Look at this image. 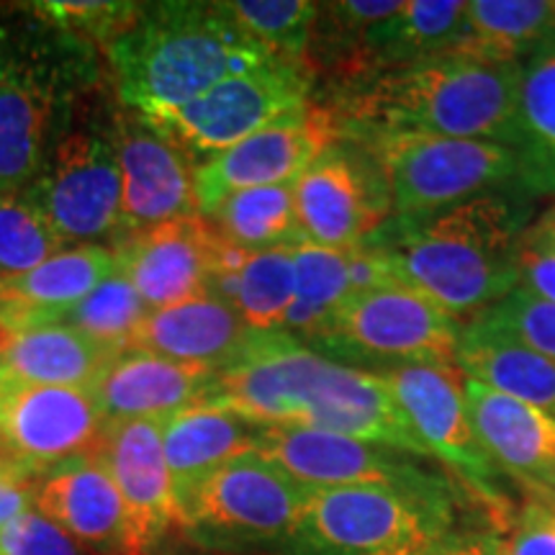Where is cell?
<instances>
[{"label": "cell", "mask_w": 555, "mask_h": 555, "mask_svg": "<svg viewBox=\"0 0 555 555\" xmlns=\"http://www.w3.org/2000/svg\"><path fill=\"white\" fill-rule=\"evenodd\" d=\"M206 406L255 427H307L429 457L380 373L337 363L286 330L258 332L237 363L211 380Z\"/></svg>", "instance_id": "1"}, {"label": "cell", "mask_w": 555, "mask_h": 555, "mask_svg": "<svg viewBox=\"0 0 555 555\" xmlns=\"http://www.w3.org/2000/svg\"><path fill=\"white\" fill-rule=\"evenodd\" d=\"M527 208L489 193L427 219H388L367 240L401 286L466 327L519 286Z\"/></svg>", "instance_id": "2"}, {"label": "cell", "mask_w": 555, "mask_h": 555, "mask_svg": "<svg viewBox=\"0 0 555 555\" xmlns=\"http://www.w3.org/2000/svg\"><path fill=\"white\" fill-rule=\"evenodd\" d=\"M106 54L121 101L152 121L232 75L278 60L242 31L224 3H144Z\"/></svg>", "instance_id": "3"}, {"label": "cell", "mask_w": 555, "mask_h": 555, "mask_svg": "<svg viewBox=\"0 0 555 555\" xmlns=\"http://www.w3.org/2000/svg\"><path fill=\"white\" fill-rule=\"evenodd\" d=\"M525 62H483L463 54L388 69L332 111L343 131H414L450 139H481L515 150Z\"/></svg>", "instance_id": "4"}, {"label": "cell", "mask_w": 555, "mask_h": 555, "mask_svg": "<svg viewBox=\"0 0 555 555\" xmlns=\"http://www.w3.org/2000/svg\"><path fill=\"white\" fill-rule=\"evenodd\" d=\"M448 486H339L309 491L291 555H422L446 543Z\"/></svg>", "instance_id": "5"}, {"label": "cell", "mask_w": 555, "mask_h": 555, "mask_svg": "<svg viewBox=\"0 0 555 555\" xmlns=\"http://www.w3.org/2000/svg\"><path fill=\"white\" fill-rule=\"evenodd\" d=\"M371 152L391 191L393 219H427L519 185L517 152L499 142L414 131H343Z\"/></svg>", "instance_id": "6"}, {"label": "cell", "mask_w": 555, "mask_h": 555, "mask_svg": "<svg viewBox=\"0 0 555 555\" xmlns=\"http://www.w3.org/2000/svg\"><path fill=\"white\" fill-rule=\"evenodd\" d=\"M463 324L406 286H386L350 296L307 347L360 371L397 367H457Z\"/></svg>", "instance_id": "7"}, {"label": "cell", "mask_w": 555, "mask_h": 555, "mask_svg": "<svg viewBox=\"0 0 555 555\" xmlns=\"http://www.w3.org/2000/svg\"><path fill=\"white\" fill-rule=\"evenodd\" d=\"M307 496V486L253 450L227 461L196 486L183 504L180 535L229 553L234 545L286 543Z\"/></svg>", "instance_id": "8"}, {"label": "cell", "mask_w": 555, "mask_h": 555, "mask_svg": "<svg viewBox=\"0 0 555 555\" xmlns=\"http://www.w3.org/2000/svg\"><path fill=\"white\" fill-rule=\"evenodd\" d=\"M311 93V69L304 62L278 57L221 80L201 99L185 103L155 124L185 152L214 157L270 124L309 108Z\"/></svg>", "instance_id": "9"}, {"label": "cell", "mask_w": 555, "mask_h": 555, "mask_svg": "<svg viewBox=\"0 0 555 555\" xmlns=\"http://www.w3.org/2000/svg\"><path fill=\"white\" fill-rule=\"evenodd\" d=\"M296 219L309 245L352 249L391 219V191L363 144L339 137L294 183Z\"/></svg>", "instance_id": "10"}, {"label": "cell", "mask_w": 555, "mask_h": 555, "mask_svg": "<svg viewBox=\"0 0 555 555\" xmlns=\"http://www.w3.org/2000/svg\"><path fill=\"white\" fill-rule=\"evenodd\" d=\"M21 196L44 214L65 245L119 237L124 185L108 134L75 129L54 139Z\"/></svg>", "instance_id": "11"}, {"label": "cell", "mask_w": 555, "mask_h": 555, "mask_svg": "<svg viewBox=\"0 0 555 555\" xmlns=\"http://www.w3.org/2000/svg\"><path fill=\"white\" fill-rule=\"evenodd\" d=\"M380 376L391 386L393 397L404 409L429 457L446 463L478 499H483L496 517L506 515L509 502L499 483L502 470L486 455L470 425L466 397H463V373L457 367L412 365Z\"/></svg>", "instance_id": "12"}, {"label": "cell", "mask_w": 555, "mask_h": 555, "mask_svg": "<svg viewBox=\"0 0 555 555\" xmlns=\"http://www.w3.org/2000/svg\"><path fill=\"white\" fill-rule=\"evenodd\" d=\"M337 139L339 124L335 114L314 103L242 139L193 172L198 214L208 217L232 193L296 183L301 172Z\"/></svg>", "instance_id": "13"}, {"label": "cell", "mask_w": 555, "mask_h": 555, "mask_svg": "<svg viewBox=\"0 0 555 555\" xmlns=\"http://www.w3.org/2000/svg\"><path fill=\"white\" fill-rule=\"evenodd\" d=\"M255 453L268 457L273 466L309 491L339 486L427 489L442 483L416 466L412 455L322 429L260 427Z\"/></svg>", "instance_id": "14"}, {"label": "cell", "mask_w": 555, "mask_h": 555, "mask_svg": "<svg viewBox=\"0 0 555 555\" xmlns=\"http://www.w3.org/2000/svg\"><path fill=\"white\" fill-rule=\"evenodd\" d=\"M108 139L124 185L119 237L198 214L193 191L196 168L168 131L129 108L114 114Z\"/></svg>", "instance_id": "15"}, {"label": "cell", "mask_w": 555, "mask_h": 555, "mask_svg": "<svg viewBox=\"0 0 555 555\" xmlns=\"http://www.w3.org/2000/svg\"><path fill=\"white\" fill-rule=\"evenodd\" d=\"M221 240L211 221L193 214L121 234L111 249L116 270L127 275L144 307L157 311L208 296Z\"/></svg>", "instance_id": "16"}, {"label": "cell", "mask_w": 555, "mask_h": 555, "mask_svg": "<svg viewBox=\"0 0 555 555\" xmlns=\"http://www.w3.org/2000/svg\"><path fill=\"white\" fill-rule=\"evenodd\" d=\"M103 427L90 388L16 384L0 399V442L37 478L88 455Z\"/></svg>", "instance_id": "17"}, {"label": "cell", "mask_w": 555, "mask_h": 555, "mask_svg": "<svg viewBox=\"0 0 555 555\" xmlns=\"http://www.w3.org/2000/svg\"><path fill=\"white\" fill-rule=\"evenodd\" d=\"M88 455L108 470L121 491L144 553L155 555L159 545L183 532V515L165 461L163 420L106 422Z\"/></svg>", "instance_id": "18"}, {"label": "cell", "mask_w": 555, "mask_h": 555, "mask_svg": "<svg viewBox=\"0 0 555 555\" xmlns=\"http://www.w3.org/2000/svg\"><path fill=\"white\" fill-rule=\"evenodd\" d=\"M39 515L93 555H147L108 470L90 455L62 463L37 481Z\"/></svg>", "instance_id": "19"}, {"label": "cell", "mask_w": 555, "mask_h": 555, "mask_svg": "<svg viewBox=\"0 0 555 555\" xmlns=\"http://www.w3.org/2000/svg\"><path fill=\"white\" fill-rule=\"evenodd\" d=\"M60 80L44 62L0 44V198L18 196L44 165Z\"/></svg>", "instance_id": "20"}, {"label": "cell", "mask_w": 555, "mask_h": 555, "mask_svg": "<svg viewBox=\"0 0 555 555\" xmlns=\"http://www.w3.org/2000/svg\"><path fill=\"white\" fill-rule=\"evenodd\" d=\"M470 425L491 463L532 489L555 496V420L525 401L463 376Z\"/></svg>", "instance_id": "21"}, {"label": "cell", "mask_w": 555, "mask_h": 555, "mask_svg": "<svg viewBox=\"0 0 555 555\" xmlns=\"http://www.w3.org/2000/svg\"><path fill=\"white\" fill-rule=\"evenodd\" d=\"M217 371L178 363L147 350H127L111 358L90 393L106 422L168 420L206 399Z\"/></svg>", "instance_id": "22"}, {"label": "cell", "mask_w": 555, "mask_h": 555, "mask_svg": "<svg viewBox=\"0 0 555 555\" xmlns=\"http://www.w3.org/2000/svg\"><path fill=\"white\" fill-rule=\"evenodd\" d=\"M258 332L217 296H198L170 309L150 311L129 350H147L178 363L224 371L245 356Z\"/></svg>", "instance_id": "23"}, {"label": "cell", "mask_w": 555, "mask_h": 555, "mask_svg": "<svg viewBox=\"0 0 555 555\" xmlns=\"http://www.w3.org/2000/svg\"><path fill=\"white\" fill-rule=\"evenodd\" d=\"M114 270L116 255L106 245L60 249L31 273L0 283V327L62 322Z\"/></svg>", "instance_id": "24"}, {"label": "cell", "mask_w": 555, "mask_h": 555, "mask_svg": "<svg viewBox=\"0 0 555 555\" xmlns=\"http://www.w3.org/2000/svg\"><path fill=\"white\" fill-rule=\"evenodd\" d=\"M463 37H466V3L461 0H406L397 13L378 21L365 34L363 47H360V82L356 88L365 86L367 80L378 78L388 69L455 52Z\"/></svg>", "instance_id": "25"}, {"label": "cell", "mask_w": 555, "mask_h": 555, "mask_svg": "<svg viewBox=\"0 0 555 555\" xmlns=\"http://www.w3.org/2000/svg\"><path fill=\"white\" fill-rule=\"evenodd\" d=\"M260 427L217 406H191L163 420V448L172 491L183 515V504L196 486L232 457L253 453Z\"/></svg>", "instance_id": "26"}, {"label": "cell", "mask_w": 555, "mask_h": 555, "mask_svg": "<svg viewBox=\"0 0 555 555\" xmlns=\"http://www.w3.org/2000/svg\"><path fill=\"white\" fill-rule=\"evenodd\" d=\"M0 356L16 384L90 388L108 365L111 352L62 322L0 327Z\"/></svg>", "instance_id": "27"}, {"label": "cell", "mask_w": 555, "mask_h": 555, "mask_svg": "<svg viewBox=\"0 0 555 555\" xmlns=\"http://www.w3.org/2000/svg\"><path fill=\"white\" fill-rule=\"evenodd\" d=\"M457 371L466 378L551 414L555 420V360L504 332L468 322L457 339Z\"/></svg>", "instance_id": "28"}, {"label": "cell", "mask_w": 555, "mask_h": 555, "mask_svg": "<svg viewBox=\"0 0 555 555\" xmlns=\"http://www.w3.org/2000/svg\"><path fill=\"white\" fill-rule=\"evenodd\" d=\"M555 39V0H470L466 37L450 54L483 62H525Z\"/></svg>", "instance_id": "29"}, {"label": "cell", "mask_w": 555, "mask_h": 555, "mask_svg": "<svg viewBox=\"0 0 555 555\" xmlns=\"http://www.w3.org/2000/svg\"><path fill=\"white\" fill-rule=\"evenodd\" d=\"M515 152L519 185L555 193V39L522 65Z\"/></svg>", "instance_id": "30"}, {"label": "cell", "mask_w": 555, "mask_h": 555, "mask_svg": "<svg viewBox=\"0 0 555 555\" xmlns=\"http://www.w3.org/2000/svg\"><path fill=\"white\" fill-rule=\"evenodd\" d=\"M206 219L221 237L247 253L298 247L307 242L296 219L294 183L232 193Z\"/></svg>", "instance_id": "31"}, {"label": "cell", "mask_w": 555, "mask_h": 555, "mask_svg": "<svg viewBox=\"0 0 555 555\" xmlns=\"http://www.w3.org/2000/svg\"><path fill=\"white\" fill-rule=\"evenodd\" d=\"M352 249L317 247L309 242L294 247L296 296L283 330L298 343H311L352 296Z\"/></svg>", "instance_id": "32"}, {"label": "cell", "mask_w": 555, "mask_h": 555, "mask_svg": "<svg viewBox=\"0 0 555 555\" xmlns=\"http://www.w3.org/2000/svg\"><path fill=\"white\" fill-rule=\"evenodd\" d=\"M296 296L294 247L249 253L245 266L219 298L255 332L283 330Z\"/></svg>", "instance_id": "33"}, {"label": "cell", "mask_w": 555, "mask_h": 555, "mask_svg": "<svg viewBox=\"0 0 555 555\" xmlns=\"http://www.w3.org/2000/svg\"><path fill=\"white\" fill-rule=\"evenodd\" d=\"M150 309L139 298L127 275L114 270L75 309L62 317V324L80 330L82 335L106 347L111 356H121L134 343Z\"/></svg>", "instance_id": "34"}, {"label": "cell", "mask_w": 555, "mask_h": 555, "mask_svg": "<svg viewBox=\"0 0 555 555\" xmlns=\"http://www.w3.org/2000/svg\"><path fill=\"white\" fill-rule=\"evenodd\" d=\"M224 5L242 26V31L260 41L266 50L283 60H307L319 3H307V0H234V3Z\"/></svg>", "instance_id": "35"}, {"label": "cell", "mask_w": 555, "mask_h": 555, "mask_svg": "<svg viewBox=\"0 0 555 555\" xmlns=\"http://www.w3.org/2000/svg\"><path fill=\"white\" fill-rule=\"evenodd\" d=\"M60 249L65 242L31 201L0 198V283L31 273Z\"/></svg>", "instance_id": "36"}, {"label": "cell", "mask_w": 555, "mask_h": 555, "mask_svg": "<svg viewBox=\"0 0 555 555\" xmlns=\"http://www.w3.org/2000/svg\"><path fill=\"white\" fill-rule=\"evenodd\" d=\"M144 3H99V0H50V3H29L24 9L39 24L67 34L80 41H101L111 44L119 34L134 24Z\"/></svg>", "instance_id": "37"}, {"label": "cell", "mask_w": 555, "mask_h": 555, "mask_svg": "<svg viewBox=\"0 0 555 555\" xmlns=\"http://www.w3.org/2000/svg\"><path fill=\"white\" fill-rule=\"evenodd\" d=\"M476 322L504 332L540 356L555 360V304L527 294L525 288L517 286L502 301L476 317Z\"/></svg>", "instance_id": "38"}, {"label": "cell", "mask_w": 555, "mask_h": 555, "mask_svg": "<svg viewBox=\"0 0 555 555\" xmlns=\"http://www.w3.org/2000/svg\"><path fill=\"white\" fill-rule=\"evenodd\" d=\"M0 555H93L65 530L41 517L39 512H26L0 527Z\"/></svg>", "instance_id": "39"}, {"label": "cell", "mask_w": 555, "mask_h": 555, "mask_svg": "<svg viewBox=\"0 0 555 555\" xmlns=\"http://www.w3.org/2000/svg\"><path fill=\"white\" fill-rule=\"evenodd\" d=\"M502 551L504 555H555V512L545 499H527Z\"/></svg>", "instance_id": "40"}, {"label": "cell", "mask_w": 555, "mask_h": 555, "mask_svg": "<svg viewBox=\"0 0 555 555\" xmlns=\"http://www.w3.org/2000/svg\"><path fill=\"white\" fill-rule=\"evenodd\" d=\"M519 288L555 304V247L525 232L519 253Z\"/></svg>", "instance_id": "41"}, {"label": "cell", "mask_w": 555, "mask_h": 555, "mask_svg": "<svg viewBox=\"0 0 555 555\" xmlns=\"http://www.w3.org/2000/svg\"><path fill=\"white\" fill-rule=\"evenodd\" d=\"M39 478H0V527L31 512Z\"/></svg>", "instance_id": "42"}, {"label": "cell", "mask_w": 555, "mask_h": 555, "mask_svg": "<svg viewBox=\"0 0 555 555\" xmlns=\"http://www.w3.org/2000/svg\"><path fill=\"white\" fill-rule=\"evenodd\" d=\"M155 555H240V553H229V551H214V547H204L198 543H193L185 535H180L176 540H168L155 551Z\"/></svg>", "instance_id": "43"}, {"label": "cell", "mask_w": 555, "mask_h": 555, "mask_svg": "<svg viewBox=\"0 0 555 555\" xmlns=\"http://www.w3.org/2000/svg\"><path fill=\"white\" fill-rule=\"evenodd\" d=\"M0 478H37L34 474H29L16 457L11 455V450L0 442Z\"/></svg>", "instance_id": "44"}, {"label": "cell", "mask_w": 555, "mask_h": 555, "mask_svg": "<svg viewBox=\"0 0 555 555\" xmlns=\"http://www.w3.org/2000/svg\"><path fill=\"white\" fill-rule=\"evenodd\" d=\"M463 555H504L499 540H470L463 543Z\"/></svg>", "instance_id": "45"}, {"label": "cell", "mask_w": 555, "mask_h": 555, "mask_svg": "<svg viewBox=\"0 0 555 555\" xmlns=\"http://www.w3.org/2000/svg\"><path fill=\"white\" fill-rule=\"evenodd\" d=\"M530 232L543 242H547V245L555 247V208H551V211L545 214V219L540 221L535 229H530Z\"/></svg>", "instance_id": "46"}, {"label": "cell", "mask_w": 555, "mask_h": 555, "mask_svg": "<svg viewBox=\"0 0 555 555\" xmlns=\"http://www.w3.org/2000/svg\"><path fill=\"white\" fill-rule=\"evenodd\" d=\"M16 386V380H13V376H11V371H9V365H5V360H3V356H0V399L5 397V393L11 391V388Z\"/></svg>", "instance_id": "47"}, {"label": "cell", "mask_w": 555, "mask_h": 555, "mask_svg": "<svg viewBox=\"0 0 555 555\" xmlns=\"http://www.w3.org/2000/svg\"><path fill=\"white\" fill-rule=\"evenodd\" d=\"M422 555H463V543L461 545L442 543V545H437V547H433V551H427V553H422Z\"/></svg>", "instance_id": "48"}, {"label": "cell", "mask_w": 555, "mask_h": 555, "mask_svg": "<svg viewBox=\"0 0 555 555\" xmlns=\"http://www.w3.org/2000/svg\"><path fill=\"white\" fill-rule=\"evenodd\" d=\"M540 499H543V496H540ZM545 502H547V504H551V509L555 512V496H553V499H545Z\"/></svg>", "instance_id": "49"}]
</instances>
